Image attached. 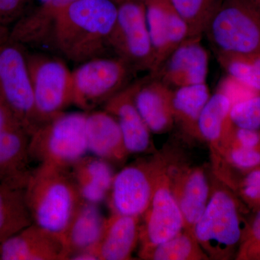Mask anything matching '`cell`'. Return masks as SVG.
<instances>
[{"mask_svg":"<svg viewBox=\"0 0 260 260\" xmlns=\"http://www.w3.org/2000/svg\"><path fill=\"white\" fill-rule=\"evenodd\" d=\"M25 187L0 181V244L34 223Z\"/></svg>","mask_w":260,"mask_h":260,"instance_id":"obj_25","label":"cell"},{"mask_svg":"<svg viewBox=\"0 0 260 260\" xmlns=\"http://www.w3.org/2000/svg\"><path fill=\"white\" fill-rule=\"evenodd\" d=\"M210 96L206 83L173 89L174 124H177L188 138L201 140L198 131V121Z\"/></svg>","mask_w":260,"mask_h":260,"instance_id":"obj_24","label":"cell"},{"mask_svg":"<svg viewBox=\"0 0 260 260\" xmlns=\"http://www.w3.org/2000/svg\"><path fill=\"white\" fill-rule=\"evenodd\" d=\"M172 95L173 89L153 75L138 82L135 104L151 133L164 134L174 126Z\"/></svg>","mask_w":260,"mask_h":260,"instance_id":"obj_18","label":"cell"},{"mask_svg":"<svg viewBox=\"0 0 260 260\" xmlns=\"http://www.w3.org/2000/svg\"><path fill=\"white\" fill-rule=\"evenodd\" d=\"M256 248H260V210L254 218L251 225L249 240L246 242L245 249H244L243 251H241V254L242 256H244L251 249H255Z\"/></svg>","mask_w":260,"mask_h":260,"instance_id":"obj_34","label":"cell"},{"mask_svg":"<svg viewBox=\"0 0 260 260\" xmlns=\"http://www.w3.org/2000/svg\"><path fill=\"white\" fill-rule=\"evenodd\" d=\"M229 119L237 127L260 130V95L234 103Z\"/></svg>","mask_w":260,"mask_h":260,"instance_id":"obj_30","label":"cell"},{"mask_svg":"<svg viewBox=\"0 0 260 260\" xmlns=\"http://www.w3.org/2000/svg\"><path fill=\"white\" fill-rule=\"evenodd\" d=\"M232 104L230 97L220 90L210 97L200 114L198 121L200 139L209 144L211 153L218 150Z\"/></svg>","mask_w":260,"mask_h":260,"instance_id":"obj_26","label":"cell"},{"mask_svg":"<svg viewBox=\"0 0 260 260\" xmlns=\"http://www.w3.org/2000/svg\"><path fill=\"white\" fill-rule=\"evenodd\" d=\"M87 112L61 113L30 136L29 155L39 164L70 167L88 152Z\"/></svg>","mask_w":260,"mask_h":260,"instance_id":"obj_5","label":"cell"},{"mask_svg":"<svg viewBox=\"0 0 260 260\" xmlns=\"http://www.w3.org/2000/svg\"><path fill=\"white\" fill-rule=\"evenodd\" d=\"M154 55L153 74L189 37L187 25L171 0H143Z\"/></svg>","mask_w":260,"mask_h":260,"instance_id":"obj_14","label":"cell"},{"mask_svg":"<svg viewBox=\"0 0 260 260\" xmlns=\"http://www.w3.org/2000/svg\"><path fill=\"white\" fill-rule=\"evenodd\" d=\"M133 69L118 57L100 56L80 63L73 71V104L90 112L125 88Z\"/></svg>","mask_w":260,"mask_h":260,"instance_id":"obj_8","label":"cell"},{"mask_svg":"<svg viewBox=\"0 0 260 260\" xmlns=\"http://www.w3.org/2000/svg\"><path fill=\"white\" fill-rule=\"evenodd\" d=\"M138 82L127 85L104 104L107 111L118 121L129 154L153 151L150 130L135 102Z\"/></svg>","mask_w":260,"mask_h":260,"instance_id":"obj_17","label":"cell"},{"mask_svg":"<svg viewBox=\"0 0 260 260\" xmlns=\"http://www.w3.org/2000/svg\"><path fill=\"white\" fill-rule=\"evenodd\" d=\"M211 155H219L226 162L241 169H251L260 164V149L228 147Z\"/></svg>","mask_w":260,"mask_h":260,"instance_id":"obj_31","label":"cell"},{"mask_svg":"<svg viewBox=\"0 0 260 260\" xmlns=\"http://www.w3.org/2000/svg\"><path fill=\"white\" fill-rule=\"evenodd\" d=\"M141 217L112 213L106 219L99 242L93 249L99 260L133 259L140 242Z\"/></svg>","mask_w":260,"mask_h":260,"instance_id":"obj_19","label":"cell"},{"mask_svg":"<svg viewBox=\"0 0 260 260\" xmlns=\"http://www.w3.org/2000/svg\"><path fill=\"white\" fill-rule=\"evenodd\" d=\"M211 186L204 213L195 225L194 237L210 259H230L242 241L243 230L237 201L221 181Z\"/></svg>","mask_w":260,"mask_h":260,"instance_id":"obj_3","label":"cell"},{"mask_svg":"<svg viewBox=\"0 0 260 260\" xmlns=\"http://www.w3.org/2000/svg\"><path fill=\"white\" fill-rule=\"evenodd\" d=\"M202 38H187L150 74L171 88L206 83L209 59Z\"/></svg>","mask_w":260,"mask_h":260,"instance_id":"obj_15","label":"cell"},{"mask_svg":"<svg viewBox=\"0 0 260 260\" xmlns=\"http://www.w3.org/2000/svg\"><path fill=\"white\" fill-rule=\"evenodd\" d=\"M169 167L159 179L151 203L141 217L140 258L155 246L175 237L184 228L182 214L169 184Z\"/></svg>","mask_w":260,"mask_h":260,"instance_id":"obj_11","label":"cell"},{"mask_svg":"<svg viewBox=\"0 0 260 260\" xmlns=\"http://www.w3.org/2000/svg\"><path fill=\"white\" fill-rule=\"evenodd\" d=\"M28 0H0V24L10 23L23 13Z\"/></svg>","mask_w":260,"mask_h":260,"instance_id":"obj_33","label":"cell"},{"mask_svg":"<svg viewBox=\"0 0 260 260\" xmlns=\"http://www.w3.org/2000/svg\"><path fill=\"white\" fill-rule=\"evenodd\" d=\"M142 259L209 260L194 234L183 229L180 233L150 249Z\"/></svg>","mask_w":260,"mask_h":260,"instance_id":"obj_27","label":"cell"},{"mask_svg":"<svg viewBox=\"0 0 260 260\" xmlns=\"http://www.w3.org/2000/svg\"><path fill=\"white\" fill-rule=\"evenodd\" d=\"M32 222L63 238L83 199L70 167L39 164L25 187Z\"/></svg>","mask_w":260,"mask_h":260,"instance_id":"obj_2","label":"cell"},{"mask_svg":"<svg viewBox=\"0 0 260 260\" xmlns=\"http://www.w3.org/2000/svg\"><path fill=\"white\" fill-rule=\"evenodd\" d=\"M168 174L184 219V229L194 234L195 225L204 213L211 191L206 172L203 167L183 164L174 157Z\"/></svg>","mask_w":260,"mask_h":260,"instance_id":"obj_13","label":"cell"},{"mask_svg":"<svg viewBox=\"0 0 260 260\" xmlns=\"http://www.w3.org/2000/svg\"><path fill=\"white\" fill-rule=\"evenodd\" d=\"M30 135L0 96V175L3 180L25 186L32 169Z\"/></svg>","mask_w":260,"mask_h":260,"instance_id":"obj_12","label":"cell"},{"mask_svg":"<svg viewBox=\"0 0 260 260\" xmlns=\"http://www.w3.org/2000/svg\"><path fill=\"white\" fill-rule=\"evenodd\" d=\"M86 141L89 152L110 164H121L129 155L120 126L107 111L87 112Z\"/></svg>","mask_w":260,"mask_h":260,"instance_id":"obj_20","label":"cell"},{"mask_svg":"<svg viewBox=\"0 0 260 260\" xmlns=\"http://www.w3.org/2000/svg\"><path fill=\"white\" fill-rule=\"evenodd\" d=\"M173 6L185 21L188 38H202L213 15L223 0H171Z\"/></svg>","mask_w":260,"mask_h":260,"instance_id":"obj_28","label":"cell"},{"mask_svg":"<svg viewBox=\"0 0 260 260\" xmlns=\"http://www.w3.org/2000/svg\"><path fill=\"white\" fill-rule=\"evenodd\" d=\"M3 180V178H2L1 175H0V181Z\"/></svg>","mask_w":260,"mask_h":260,"instance_id":"obj_39","label":"cell"},{"mask_svg":"<svg viewBox=\"0 0 260 260\" xmlns=\"http://www.w3.org/2000/svg\"><path fill=\"white\" fill-rule=\"evenodd\" d=\"M0 96L30 136L44 124L36 107L28 57L11 38L0 42Z\"/></svg>","mask_w":260,"mask_h":260,"instance_id":"obj_7","label":"cell"},{"mask_svg":"<svg viewBox=\"0 0 260 260\" xmlns=\"http://www.w3.org/2000/svg\"><path fill=\"white\" fill-rule=\"evenodd\" d=\"M220 64L229 75L248 88L260 92V71L246 56L217 54Z\"/></svg>","mask_w":260,"mask_h":260,"instance_id":"obj_29","label":"cell"},{"mask_svg":"<svg viewBox=\"0 0 260 260\" xmlns=\"http://www.w3.org/2000/svg\"><path fill=\"white\" fill-rule=\"evenodd\" d=\"M106 219L98 204L83 202L63 235L68 259L73 254L95 246L102 236Z\"/></svg>","mask_w":260,"mask_h":260,"instance_id":"obj_22","label":"cell"},{"mask_svg":"<svg viewBox=\"0 0 260 260\" xmlns=\"http://www.w3.org/2000/svg\"><path fill=\"white\" fill-rule=\"evenodd\" d=\"M216 54H260V12L250 0H223L205 30Z\"/></svg>","mask_w":260,"mask_h":260,"instance_id":"obj_4","label":"cell"},{"mask_svg":"<svg viewBox=\"0 0 260 260\" xmlns=\"http://www.w3.org/2000/svg\"><path fill=\"white\" fill-rule=\"evenodd\" d=\"M1 260L68 259L64 239L32 223L0 244Z\"/></svg>","mask_w":260,"mask_h":260,"instance_id":"obj_16","label":"cell"},{"mask_svg":"<svg viewBox=\"0 0 260 260\" xmlns=\"http://www.w3.org/2000/svg\"><path fill=\"white\" fill-rule=\"evenodd\" d=\"M113 0H78L56 18L49 40L69 60L77 63L102 56L117 18Z\"/></svg>","mask_w":260,"mask_h":260,"instance_id":"obj_1","label":"cell"},{"mask_svg":"<svg viewBox=\"0 0 260 260\" xmlns=\"http://www.w3.org/2000/svg\"><path fill=\"white\" fill-rule=\"evenodd\" d=\"M173 158L170 153H156L137 160L114 175L107 198L112 213L142 217Z\"/></svg>","mask_w":260,"mask_h":260,"instance_id":"obj_6","label":"cell"},{"mask_svg":"<svg viewBox=\"0 0 260 260\" xmlns=\"http://www.w3.org/2000/svg\"><path fill=\"white\" fill-rule=\"evenodd\" d=\"M117 5V18L109 46L133 71L148 70L151 73L154 55L144 1L124 0Z\"/></svg>","mask_w":260,"mask_h":260,"instance_id":"obj_9","label":"cell"},{"mask_svg":"<svg viewBox=\"0 0 260 260\" xmlns=\"http://www.w3.org/2000/svg\"><path fill=\"white\" fill-rule=\"evenodd\" d=\"M70 259L74 260H99L93 249H86L73 254Z\"/></svg>","mask_w":260,"mask_h":260,"instance_id":"obj_35","label":"cell"},{"mask_svg":"<svg viewBox=\"0 0 260 260\" xmlns=\"http://www.w3.org/2000/svg\"><path fill=\"white\" fill-rule=\"evenodd\" d=\"M250 2L254 5L256 9L260 12V0H250Z\"/></svg>","mask_w":260,"mask_h":260,"instance_id":"obj_36","label":"cell"},{"mask_svg":"<svg viewBox=\"0 0 260 260\" xmlns=\"http://www.w3.org/2000/svg\"><path fill=\"white\" fill-rule=\"evenodd\" d=\"M39 1H40L42 3H45V2L47 1V0H39Z\"/></svg>","mask_w":260,"mask_h":260,"instance_id":"obj_38","label":"cell"},{"mask_svg":"<svg viewBox=\"0 0 260 260\" xmlns=\"http://www.w3.org/2000/svg\"><path fill=\"white\" fill-rule=\"evenodd\" d=\"M76 1L78 0H47L15 25L10 38L15 42L30 44L49 40L56 18Z\"/></svg>","mask_w":260,"mask_h":260,"instance_id":"obj_23","label":"cell"},{"mask_svg":"<svg viewBox=\"0 0 260 260\" xmlns=\"http://www.w3.org/2000/svg\"><path fill=\"white\" fill-rule=\"evenodd\" d=\"M28 63L36 107L44 124L73 104V72L51 56H31Z\"/></svg>","mask_w":260,"mask_h":260,"instance_id":"obj_10","label":"cell"},{"mask_svg":"<svg viewBox=\"0 0 260 260\" xmlns=\"http://www.w3.org/2000/svg\"><path fill=\"white\" fill-rule=\"evenodd\" d=\"M241 192L249 203L260 205V169L249 172L243 179Z\"/></svg>","mask_w":260,"mask_h":260,"instance_id":"obj_32","label":"cell"},{"mask_svg":"<svg viewBox=\"0 0 260 260\" xmlns=\"http://www.w3.org/2000/svg\"><path fill=\"white\" fill-rule=\"evenodd\" d=\"M70 170L84 200L99 204L107 199L114 178L112 164L85 155L73 162Z\"/></svg>","mask_w":260,"mask_h":260,"instance_id":"obj_21","label":"cell"},{"mask_svg":"<svg viewBox=\"0 0 260 260\" xmlns=\"http://www.w3.org/2000/svg\"><path fill=\"white\" fill-rule=\"evenodd\" d=\"M113 1L115 2L116 4H119V3H121V2L124 1V0H113Z\"/></svg>","mask_w":260,"mask_h":260,"instance_id":"obj_37","label":"cell"}]
</instances>
